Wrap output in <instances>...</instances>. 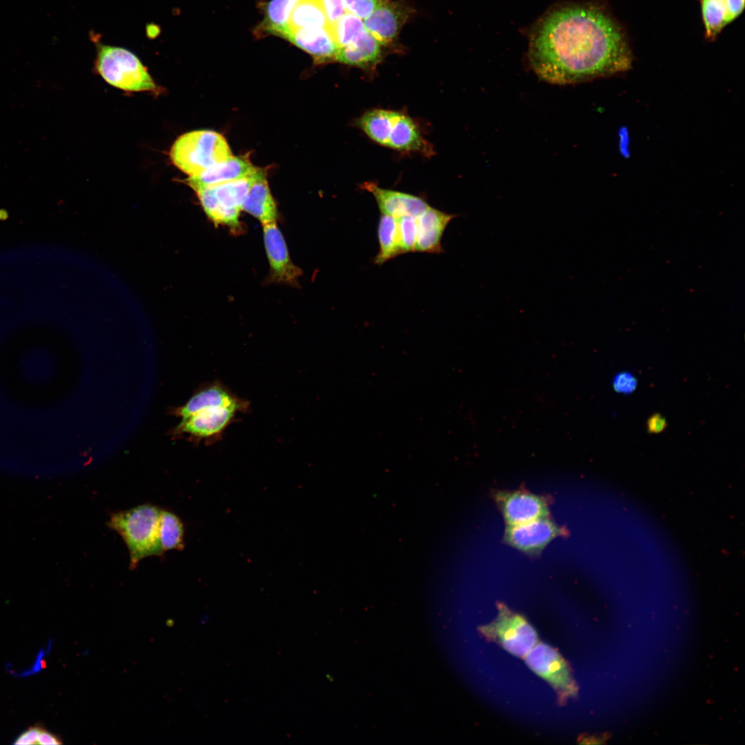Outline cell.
<instances>
[{
	"label": "cell",
	"instance_id": "30bf717a",
	"mask_svg": "<svg viewBox=\"0 0 745 745\" xmlns=\"http://www.w3.org/2000/svg\"><path fill=\"white\" fill-rule=\"evenodd\" d=\"M262 226L270 281L297 286L302 270L292 261L286 241L277 222Z\"/></svg>",
	"mask_w": 745,
	"mask_h": 745
},
{
	"label": "cell",
	"instance_id": "83f0119b",
	"mask_svg": "<svg viewBox=\"0 0 745 745\" xmlns=\"http://www.w3.org/2000/svg\"><path fill=\"white\" fill-rule=\"evenodd\" d=\"M397 220L402 254L415 251L417 238V218L404 216L397 218Z\"/></svg>",
	"mask_w": 745,
	"mask_h": 745
},
{
	"label": "cell",
	"instance_id": "ba28073f",
	"mask_svg": "<svg viewBox=\"0 0 745 745\" xmlns=\"http://www.w3.org/2000/svg\"><path fill=\"white\" fill-rule=\"evenodd\" d=\"M563 528L548 518H538L517 525H508L504 536L509 546L528 555H537L558 536L566 534Z\"/></svg>",
	"mask_w": 745,
	"mask_h": 745
},
{
	"label": "cell",
	"instance_id": "3957f363",
	"mask_svg": "<svg viewBox=\"0 0 745 745\" xmlns=\"http://www.w3.org/2000/svg\"><path fill=\"white\" fill-rule=\"evenodd\" d=\"M170 155L173 164L188 177L197 176L232 156L225 137L210 130L181 135L172 146Z\"/></svg>",
	"mask_w": 745,
	"mask_h": 745
},
{
	"label": "cell",
	"instance_id": "f1b7e54d",
	"mask_svg": "<svg viewBox=\"0 0 745 745\" xmlns=\"http://www.w3.org/2000/svg\"><path fill=\"white\" fill-rule=\"evenodd\" d=\"M388 0H343L346 11L360 19H366Z\"/></svg>",
	"mask_w": 745,
	"mask_h": 745
},
{
	"label": "cell",
	"instance_id": "f546056e",
	"mask_svg": "<svg viewBox=\"0 0 745 745\" xmlns=\"http://www.w3.org/2000/svg\"><path fill=\"white\" fill-rule=\"evenodd\" d=\"M637 386V379L630 372L623 371L617 373L613 379V387L618 393L628 395L633 393Z\"/></svg>",
	"mask_w": 745,
	"mask_h": 745
},
{
	"label": "cell",
	"instance_id": "5bb4252c",
	"mask_svg": "<svg viewBox=\"0 0 745 745\" xmlns=\"http://www.w3.org/2000/svg\"><path fill=\"white\" fill-rule=\"evenodd\" d=\"M407 17L402 5L388 0L364 19V25L381 45L386 46L396 38Z\"/></svg>",
	"mask_w": 745,
	"mask_h": 745
},
{
	"label": "cell",
	"instance_id": "8992f818",
	"mask_svg": "<svg viewBox=\"0 0 745 745\" xmlns=\"http://www.w3.org/2000/svg\"><path fill=\"white\" fill-rule=\"evenodd\" d=\"M479 630L487 639L519 657H525L538 640L535 630L528 622L503 604L498 605L497 617L481 626Z\"/></svg>",
	"mask_w": 745,
	"mask_h": 745
},
{
	"label": "cell",
	"instance_id": "e0dca14e",
	"mask_svg": "<svg viewBox=\"0 0 745 745\" xmlns=\"http://www.w3.org/2000/svg\"><path fill=\"white\" fill-rule=\"evenodd\" d=\"M429 206L417 221V238L415 251L430 254L443 252L441 239L452 219L457 217Z\"/></svg>",
	"mask_w": 745,
	"mask_h": 745
},
{
	"label": "cell",
	"instance_id": "277c9868",
	"mask_svg": "<svg viewBox=\"0 0 745 745\" xmlns=\"http://www.w3.org/2000/svg\"><path fill=\"white\" fill-rule=\"evenodd\" d=\"M95 69L107 83L117 88L131 92L159 91L140 59L122 47L98 43Z\"/></svg>",
	"mask_w": 745,
	"mask_h": 745
},
{
	"label": "cell",
	"instance_id": "7a4b0ae2",
	"mask_svg": "<svg viewBox=\"0 0 745 745\" xmlns=\"http://www.w3.org/2000/svg\"><path fill=\"white\" fill-rule=\"evenodd\" d=\"M161 512L153 505L143 504L111 515L108 524L126 543L131 568L146 557L163 554L159 540Z\"/></svg>",
	"mask_w": 745,
	"mask_h": 745
},
{
	"label": "cell",
	"instance_id": "6da1fadb",
	"mask_svg": "<svg viewBox=\"0 0 745 745\" xmlns=\"http://www.w3.org/2000/svg\"><path fill=\"white\" fill-rule=\"evenodd\" d=\"M528 58L539 78L561 85L626 72L633 62L622 28L593 3H564L546 12L529 32Z\"/></svg>",
	"mask_w": 745,
	"mask_h": 745
},
{
	"label": "cell",
	"instance_id": "4dcf8cb0",
	"mask_svg": "<svg viewBox=\"0 0 745 745\" xmlns=\"http://www.w3.org/2000/svg\"><path fill=\"white\" fill-rule=\"evenodd\" d=\"M325 12L328 26L336 22L346 11L343 0H319Z\"/></svg>",
	"mask_w": 745,
	"mask_h": 745
},
{
	"label": "cell",
	"instance_id": "5b68a950",
	"mask_svg": "<svg viewBox=\"0 0 745 745\" xmlns=\"http://www.w3.org/2000/svg\"><path fill=\"white\" fill-rule=\"evenodd\" d=\"M264 170L256 168L248 175L196 192L200 203L215 225L228 226L237 232L244 199Z\"/></svg>",
	"mask_w": 745,
	"mask_h": 745
},
{
	"label": "cell",
	"instance_id": "9a60e30c",
	"mask_svg": "<svg viewBox=\"0 0 745 745\" xmlns=\"http://www.w3.org/2000/svg\"><path fill=\"white\" fill-rule=\"evenodd\" d=\"M286 39L309 53L317 63L335 61L339 47L328 27L298 28L290 31Z\"/></svg>",
	"mask_w": 745,
	"mask_h": 745
},
{
	"label": "cell",
	"instance_id": "1f68e13d",
	"mask_svg": "<svg viewBox=\"0 0 745 745\" xmlns=\"http://www.w3.org/2000/svg\"><path fill=\"white\" fill-rule=\"evenodd\" d=\"M667 426L666 419L659 413L651 415L646 421L647 430L650 433H662Z\"/></svg>",
	"mask_w": 745,
	"mask_h": 745
},
{
	"label": "cell",
	"instance_id": "4316f807",
	"mask_svg": "<svg viewBox=\"0 0 745 745\" xmlns=\"http://www.w3.org/2000/svg\"><path fill=\"white\" fill-rule=\"evenodd\" d=\"M364 28L362 19L348 12L328 26L339 48L352 42Z\"/></svg>",
	"mask_w": 745,
	"mask_h": 745
},
{
	"label": "cell",
	"instance_id": "7c38bea8",
	"mask_svg": "<svg viewBox=\"0 0 745 745\" xmlns=\"http://www.w3.org/2000/svg\"><path fill=\"white\" fill-rule=\"evenodd\" d=\"M360 188L372 195L381 214L395 218L404 216L417 218L430 206L418 196L383 188L373 182H364Z\"/></svg>",
	"mask_w": 745,
	"mask_h": 745
},
{
	"label": "cell",
	"instance_id": "ac0fdd59",
	"mask_svg": "<svg viewBox=\"0 0 745 745\" xmlns=\"http://www.w3.org/2000/svg\"><path fill=\"white\" fill-rule=\"evenodd\" d=\"M386 147L404 152H417L425 156L434 153L431 145L425 139L414 120L398 111Z\"/></svg>",
	"mask_w": 745,
	"mask_h": 745
},
{
	"label": "cell",
	"instance_id": "cb8c5ba5",
	"mask_svg": "<svg viewBox=\"0 0 745 745\" xmlns=\"http://www.w3.org/2000/svg\"><path fill=\"white\" fill-rule=\"evenodd\" d=\"M306 27H328L327 18L319 0H299L290 14L289 32Z\"/></svg>",
	"mask_w": 745,
	"mask_h": 745
},
{
	"label": "cell",
	"instance_id": "d4e9b609",
	"mask_svg": "<svg viewBox=\"0 0 745 745\" xmlns=\"http://www.w3.org/2000/svg\"><path fill=\"white\" fill-rule=\"evenodd\" d=\"M702 19L706 39H715L728 23L726 0H700Z\"/></svg>",
	"mask_w": 745,
	"mask_h": 745
},
{
	"label": "cell",
	"instance_id": "d590c367",
	"mask_svg": "<svg viewBox=\"0 0 745 745\" xmlns=\"http://www.w3.org/2000/svg\"><path fill=\"white\" fill-rule=\"evenodd\" d=\"M8 212L4 210H0V219L4 220L8 218Z\"/></svg>",
	"mask_w": 745,
	"mask_h": 745
},
{
	"label": "cell",
	"instance_id": "836d02e7",
	"mask_svg": "<svg viewBox=\"0 0 745 745\" xmlns=\"http://www.w3.org/2000/svg\"><path fill=\"white\" fill-rule=\"evenodd\" d=\"M728 7V19L731 23L737 18L743 12L745 6V0H726Z\"/></svg>",
	"mask_w": 745,
	"mask_h": 745
},
{
	"label": "cell",
	"instance_id": "d6986e66",
	"mask_svg": "<svg viewBox=\"0 0 745 745\" xmlns=\"http://www.w3.org/2000/svg\"><path fill=\"white\" fill-rule=\"evenodd\" d=\"M381 46L364 28L352 42L338 49L335 61L366 70H374L381 60Z\"/></svg>",
	"mask_w": 745,
	"mask_h": 745
},
{
	"label": "cell",
	"instance_id": "484cf974",
	"mask_svg": "<svg viewBox=\"0 0 745 745\" xmlns=\"http://www.w3.org/2000/svg\"><path fill=\"white\" fill-rule=\"evenodd\" d=\"M159 540L163 552L181 550L184 547V528L174 513L161 510L159 522Z\"/></svg>",
	"mask_w": 745,
	"mask_h": 745
},
{
	"label": "cell",
	"instance_id": "ffe728a7",
	"mask_svg": "<svg viewBox=\"0 0 745 745\" xmlns=\"http://www.w3.org/2000/svg\"><path fill=\"white\" fill-rule=\"evenodd\" d=\"M242 210L258 219L262 226L277 222V208L265 170L261 172L250 188L243 202Z\"/></svg>",
	"mask_w": 745,
	"mask_h": 745
},
{
	"label": "cell",
	"instance_id": "d6a6232c",
	"mask_svg": "<svg viewBox=\"0 0 745 745\" xmlns=\"http://www.w3.org/2000/svg\"><path fill=\"white\" fill-rule=\"evenodd\" d=\"M41 729L33 727L23 733L14 742V744H37Z\"/></svg>",
	"mask_w": 745,
	"mask_h": 745
},
{
	"label": "cell",
	"instance_id": "9c48e42d",
	"mask_svg": "<svg viewBox=\"0 0 745 745\" xmlns=\"http://www.w3.org/2000/svg\"><path fill=\"white\" fill-rule=\"evenodd\" d=\"M244 411L234 407H215L199 411L184 419L177 432L197 441L219 440L227 428Z\"/></svg>",
	"mask_w": 745,
	"mask_h": 745
},
{
	"label": "cell",
	"instance_id": "52a82bcc",
	"mask_svg": "<svg viewBox=\"0 0 745 745\" xmlns=\"http://www.w3.org/2000/svg\"><path fill=\"white\" fill-rule=\"evenodd\" d=\"M524 657L529 668L551 685L561 703L577 695L578 688L568 664L555 649L537 642Z\"/></svg>",
	"mask_w": 745,
	"mask_h": 745
},
{
	"label": "cell",
	"instance_id": "44dd1931",
	"mask_svg": "<svg viewBox=\"0 0 745 745\" xmlns=\"http://www.w3.org/2000/svg\"><path fill=\"white\" fill-rule=\"evenodd\" d=\"M299 0H271L264 6V17L257 34H275L286 39L290 14Z\"/></svg>",
	"mask_w": 745,
	"mask_h": 745
},
{
	"label": "cell",
	"instance_id": "603a6c76",
	"mask_svg": "<svg viewBox=\"0 0 745 745\" xmlns=\"http://www.w3.org/2000/svg\"><path fill=\"white\" fill-rule=\"evenodd\" d=\"M377 235L379 250L375 258L376 264L382 265L402 255L397 218L381 214L378 223Z\"/></svg>",
	"mask_w": 745,
	"mask_h": 745
},
{
	"label": "cell",
	"instance_id": "e575fe53",
	"mask_svg": "<svg viewBox=\"0 0 745 745\" xmlns=\"http://www.w3.org/2000/svg\"><path fill=\"white\" fill-rule=\"evenodd\" d=\"M62 742L55 735L46 731L41 730L38 737L37 744L41 745H57Z\"/></svg>",
	"mask_w": 745,
	"mask_h": 745
},
{
	"label": "cell",
	"instance_id": "4fadbf2b",
	"mask_svg": "<svg viewBox=\"0 0 745 745\" xmlns=\"http://www.w3.org/2000/svg\"><path fill=\"white\" fill-rule=\"evenodd\" d=\"M215 407H234L245 411L248 402L238 397L227 386L214 381L196 392L175 414L184 419L199 411Z\"/></svg>",
	"mask_w": 745,
	"mask_h": 745
},
{
	"label": "cell",
	"instance_id": "8fae6325",
	"mask_svg": "<svg viewBox=\"0 0 745 745\" xmlns=\"http://www.w3.org/2000/svg\"><path fill=\"white\" fill-rule=\"evenodd\" d=\"M494 498L508 525L526 523L549 514L546 498L528 491H497Z\"/></svg>",
	"mask_w": 745,
	"mask_h": 745
},
{
	"label": "cell",
	"instance_id": "7402d4cb",
	"mask_svg": "<svg viewBox=\"0 0 745 745\" xmlns=\"http://www.w3.org/2000/svg\"><path fill=\"white\" fill-rule=\"evenodd\" d=\"M397 112L381 108L370 110L357 118L355 125L374 142L386 147Z\"/></svg>",
	"mask_w": 745,
	"mask_h": 745
},
{
	"label": "cell",
	"instance_id": "2e32d148",
	"mask_svg": "<svg viewBox=\"0 0 745 745\" xmlns=\"http://www.w3.org/2000/svg\"><path fill=\"white\" fill-rule=\"evenodd\" d=\"M250 160L244 156H231L215 164L201 174L188 177V185L195 192L244 177L255 170Z\"/></svg>",
	"mask_w": 745,
	"mask_h": 745
}]
</instances>
